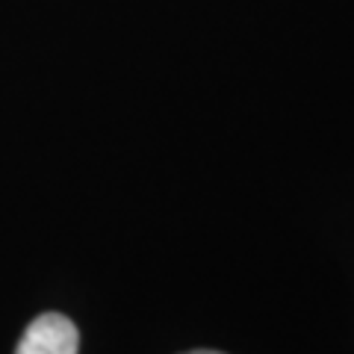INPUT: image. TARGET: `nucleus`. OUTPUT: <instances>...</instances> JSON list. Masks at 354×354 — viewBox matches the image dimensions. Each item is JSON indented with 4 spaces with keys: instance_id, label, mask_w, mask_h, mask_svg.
I'll list each match as a JSON object with an SVG mask.
<instances>
[{
    "instance_id": "obj_1",
    "label": "nucleus",
    "mask_w": 354,
    "mask_h": 354,
    "mask_svg": "<svg viewBox=\"0 0 354 354\" xmlns=\"http://www.w3.org/2000/svg\"><path fill=\"white\" fill-rule=\"evenodd\" d=\"M80 334L77 325L62 313H41L27 325L15 354H77Z\"/></svg>"
},
{
    "instance_id": "obj_2",
    "label": "nucleus",
    "mask_w": 354,
    "mask_h": 354,
    "mask_svg": "<svg viewBox=\"0 0 354 354\" xmlns=\"http://www.w3.org/2000/svg\"><path fill=\"white\" fill-rule=\"evenodd\" d=\"M186 354H221V351H209V348H198V351H186Z\"/></svg>"
}]
</instances>
